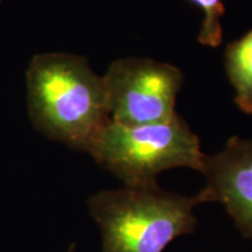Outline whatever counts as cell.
I'll return each instance as SVG.
<instances>
[{"label": "cell", "mask_w": 252, "mask_h": 252, "mask_svg": "<svg viewBox=\"0 0 252 252\" xmlns=\"http://www.w3.org/2000/svg\"><path fill=\"white\" fill-rule=\"evenodd\" d=\"M198 204L197 195L184 196L158 185L98 191L87 201L102 234L100 252H163L196 230Z\"/></svg>", "instance_id": "7a4b0ae2"}, {"label": "cell", "mask_w": 252, "mask_h": 252, "mask_svg": "<svg viewBox=\"0 0 252 252\" xmlns=\"http://www.w3.org/2000/svg\"><path fill=\"white\" fill-rule=\"evenodd\" d=\"M186 1L202 12V24L197 35L200 45L210 48L220 47L223 41L220 19L225 13L224 1L223 0H186Z\"/></svg>", "instance_id": "52a82bcc"}, {"label": "cell", "mask_w": 252, "mask_h": 252, "mask_svg": "<svg viewBox=\"0 0 252 252\" xmlns=\"http://www.w3.org/2000/svg\"><path fill=\"white\" fill-rule=\"evenodd\" d=\"M88 153L125 187H149L160 173L173 168L202 172L200 139L180 115L166 123L125 126L110 122Z\"/></svg>", "instance_id": "3957f363"}, {"label": "cell", "mask_w": 252, "mask_h": 252, "mask_svg": "<svg viewBox=\"0 0 252 252\" xmlns=\"http://www.w3.org/2000/svg\"><path fill=\"white\" fill-rule=\"evenodd\" d=\"M207 184L201 203L223 204L242 236L252 239V139L232 137L220 152L204 157Z\"/></svg>", "instance_id": "5b68a950"}, {"label": "cell", "mask_w": 252, "mask_h": 252, "mask_svg": "<svg viewBox=\"0 0 252 252\" xmlns=\"http://www.w3.org/2000/svg\"><path fill=\"white\" fill-rule=\"evenodd\" d=\"M74 248H75V244H72L71 247H70V249H69V250H68V252H72V251H74Z\"/></svg>", "instance_id": "ba28073f"}, {"label": "cell", "mask_w": 252, "mask_h": 252, "mask_svg": "<svg viewBox=\"0 0 252 252\" xmlns=\"http://www.w3.org/2000/svg\"><path fill=\"white\" fill-rule=\"evenodd\" d=\"M0 2H1V0H0Z\"/></svg>", "instance_id": "9c48e42d"}, {"label": "cell", "mask_w": 252, "mask_h": 252, "mask_svg": "<svg viewBox=\"0 0 252 252\" xmlns=\"http://www.w3.org/2000/svg\"><path fill=\"white\" fill-rule=\"evenodd\" d=\"M111 121L125 126L166 123L175 117L184 74L151 59L116 60L104 75Z\"/></svg>", "instance_id": "277c9868"}, {"label": "cell", "mask_w": 252, "mask_h": 252, "mask_svg": "<svg viewBox=\"0 0 252 252\" xmlns=\"http://www.w3.org/2000/svg\"><path fill=\"white\" fill-rule=\"evenodd\" d=\"M27 104L37 131L83 152L111 122L104 77L77 55L34 56L27 69Z\"/></svg>", "instance_id": "6da1fadb"}, {"label": "cell", "mask_w": 252, "mask_h": 252, "mask_svg": "<svg viewBox=\"0 0 252 252\" xmlns=\"http://www.w3.org/2000/svg\"><path fill=\"white\" fill-rule=\"evenodd\" d=\"M224 68L235 90L236 105L252 115V30L225 47Z\"/></svg>", "instance_id": "8992f818"}]
</instances>
